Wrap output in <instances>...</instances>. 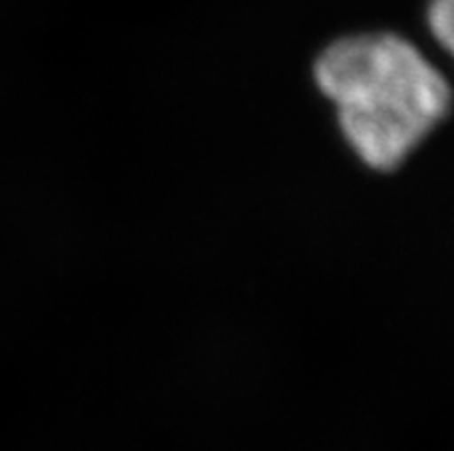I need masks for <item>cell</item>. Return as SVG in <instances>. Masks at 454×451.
Returning a JSON list of instances; mask_svg holds the SVG:
<instances>
[{
    "label": "cell",
    "mask_w": 454,
    "mask_h": 451,
    "mask_svg": "<svg viewBox=\"0 0 454 451\" xmlns=\"http://www.w3.org/2000/svg\"><path fill=\"white\" fill-rule=\"evenodd\" d=\"M317 83L333 99L340 127L372 168H397L452 106V88L425 53L395 33L333 42L318 56Z\"/></svg>",
    "instance_id": "1"
},
{
    "label": "cell",
    "mask_w": 454,
    "mask_h": 451,
    "mask_svg": "<svg viewBox=\"0 0 454 451\" xmlns=\"http://www.w3.org/2000/svg\"><path fill=\"white\" fill-rule=\"evenodd\" d=\"M427 23L438 44L454 58V0H429Z\"/></svg>",
    "instance_id": "2"
}]
</instances>
